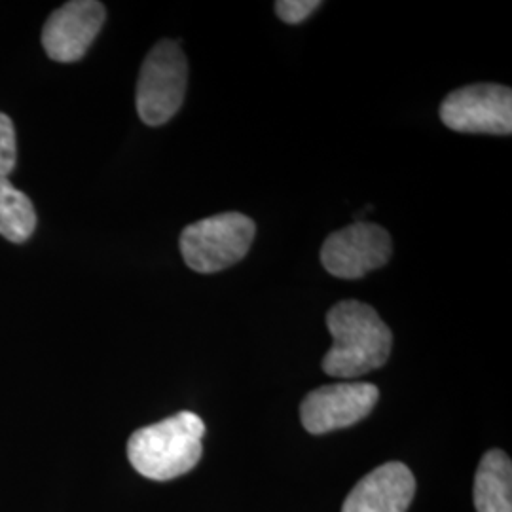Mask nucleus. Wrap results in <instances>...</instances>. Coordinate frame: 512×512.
<instances>
[{"mask_svg":"<svg viewBox=\"0 0 512 512\" xmlns=\"http://www.w3.org/2000/svg\"><path fill=\"white\" fill-rule=\"evenodd\" d=\"M107 18L105 6L95 0H74L55 10L42 29L46 54L59 63L82 59Z\"/></svg>","mask_w":512,"mask_h":512,"instance_id":"nucleus-8","label":"nucleus"},{"mask_svg":"<svg viewBox=\"0 0 512 512\" xmlns=\"http://www.w3.org/2000/svg\"><path fill=\"white\" fill-rule=\"evenodd\" d=\"M18 165V143L14 122L0 112V179H8Z\"/></svg>","mask_w":512,"mask_h":512,"instance_id":"nucleus-12","label":"nucleus"},{"mask_svg":"<svg viewBox=\"0 0 512 512\" xmlns=\"http://www.w3.org/2000/svg\"><path fill=\"white\" fill-rule=\"evenodd\" d=\"M205 423L194 412L137 429L128 442L129 463L150 480H173L192 471L203 456Z\"/></svg>","mask_w":512,"mask_h":512,"instance_id":"nucleus-2","label":"nucleus"},{"mask_svg":"<svg viewBox=\"0 0 512 512\" xmlns=\"http://www.w3.org/2000/svg\"><path fill=\"white\" fill-rule=\"evenodd\" d=\"M255 232V222L241 213H222L198 220L181 234L184 262L198 274L226 270L249 253Z\"/></svg>","mask_w":512,"mask_h":512,"instance_id":"nucleus-3","label":"nucleus"},{"mask_svg":"<svg viewBox=\"0 0 512 512\" xmlns=\"http://www.w3.org/2000/svg\"><path fill=\"white\" fill-rule=\"evenodd\" d=\"M188 61L179 42L162 40L147 55L137 82V112L147 126H164L183 107Z\"/></svg>","mask_w":512,"mask_h":512,"instance_id":"nucleus-4","label":"nucleus"},{"mask_svg":"<svg viewBox=\"0 0 512 512\" xmlns=\"http://www.w3.org/2000/svg\"><path fill=\"white\" fill-rule=\"evenodd\" d=\"M321 6L319 0H279L275 2V14L289 25H298Z\"/></svg>","mask_w":512,"mask_h":512,"instance_id":"nucleus-13","label":"nucleus"},{"mask_svg":"<svg viewBox=\"0 0 512 512\" xmlns=\"http://www.w3.org/2000/svg\"><path fill=\"white\" fill-rule=\"evenodd\" d=\"M37 228L35 205L8 179H0V236L23 243Z\"/></svg>","mask_w":512,"mask_h":512,"instance_id":"nucleus-11","label":"nucleus"},{"mask_svg":"<svg viewBox=\"0 0 512 512\" xmlns=\"http://www.w3.org/2000/svg\"><path fill=\"white\" fill-rule=\"evenodd\" d=\"M440 120L446 128L459 133L511 135V88L499 84L459 88L442 101Z\"/></svg>","mask_w":512,"mask_h":512,"instance_id":"nucleus-5","label":"nucleus"},{"mask_svg":"<svg viewBox=\"0 0 512 512\" xmlns=\"http://www.w3.org/2000/svg\"><path fill=\"white\" fill-rule=\"evenodd\" d=\"M391 253L393 243L387 230L361 220L329 236L321 249V262L334 277L361 279L384 268Z\"/></svg>","mask_w":512,"mask_h":512,"instance_id":"nucleus-6","label":"nucleus"},{"mask_svg":"<svg viewBox=\"0 0 512 512\" xmlns=\"http://www.w3.org/2000/svg\"><path fill=\"white\" fill-rule=\"evenodd\" d=\"M378 399L380 391L374 384L349 382L317 387L308 393L300 406L302 425L311 435H325L351 427L365 420Z\"/></svg>","mask_w":512,"mask_h":512,"instance_id":"nucleus-7","label":"nucleus"},{"mask_svg":"<svg viewBox=\"0 0 512 512\" xmlns=\"http://www.w3.org/2000/svg\"><path fill=\"white\" fill-rule=\"evenodd\" d=\"M476 512H512V463L503 450L480 459L475 476Z\"/></svg>","mask_w":512,"mask_h":512,"instance_id":"nucleus-10","label":"nucleus"},{"mask_svg":"<svg viewBox=\"0 0 512 512\" xmlns=\"http://www.w3.org/2000/svg\"><path fill=\"white\" fill-rule=\"evenodd\" d=\"M416 494V478L401 461H389L349 492L342 512H406Z\"/></svg>","mask_w":512,"mask_h":512,"instance_id":"nucleus-9","label":"nucleus"},{"mask_svg":"<svg viewBox=\"0 0 512 512\" xmlns=\"http://www.w3.org/2000/svg\"><path fill=\"white\" fill-rule=\"evenodd\" d=\"M327 327L332 348L321 365L332 378L353 380L387 363L393 334L368 304L357 300L338 302L327 315Z\"/></svg>","mask_w":512,"mask_h":512,"instance_id":"nucleus-1","label":"nucleus"}]
</instances>
